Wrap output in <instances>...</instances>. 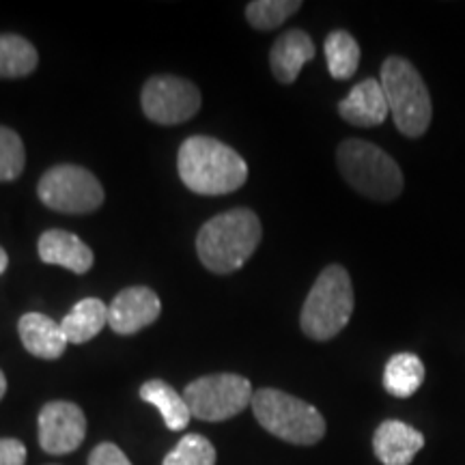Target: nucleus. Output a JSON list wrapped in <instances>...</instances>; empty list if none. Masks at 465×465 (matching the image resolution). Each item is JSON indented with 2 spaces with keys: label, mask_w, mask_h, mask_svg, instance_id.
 Listing matches in <instances>:
<instances>
[{
  "label": "nucleus",
  "mask_w": 465,
  "mask_h": 465,
  "mask_svg": "<svg viewBox=\"0 0 465 465\" xmlns=\"http://www.w3.org/2000/svg\"><path fill=\"white\" fill-rule=\"evenodd\" d=\"M179 177L201 196H223L240 190L248 179L246 160L212 136H190L179 147Z\"/></svg>",
  "instance_id": "nucleus-1"
},
{
  "label": "nucleus",
  "mask_w": 465,
  "mask_h": 465,
  "mask_svg": "<svg viewBox=\"0 0 465 465\" xmlns=\"http://www.w3.org/2000/svg\"><path fill=\"white\" fill-rule=\"evenodd\" d=\"M263 229L254 212L246 207L231 209L207 220L196 235V252L201 263L213 274H231L257 250Z\"/></svg>",
  "instance_id": "nucleus-2"
},
{
  "label": "nucleus",
  "mask_w": 465,
  "mask_h": 465,
  "mask_svg": "<svg viewBox=\"0 0 465 465\" xmlns=\"http://www.w3.org/2000/svg\"><path fill=\"white\" fill-rule=\"evenodd\" d=\"M353 284L342 265H328L308 291L300 312L302 332L312 341H332L353 315Z\"/></svg>",
  "instance_id": "nucleus-3"
},
{
  "label": "nucleus",
  "mask_w": 465,
  "mask_h": 465,
  "mask_svg": "<svg viewBox=\"0 0 465 465\" xmlns=\"http://www.w3.org/2000/svg\"><path fill=\"white\" fill-rule=\"evenodd\" d=\"M380 83L397 130L407 138L424 136L433 119V104L420 72L403 56H388Z\"/></svg>",
  "instance_id": "nucleus-4"
},
{
  "label": "nucleus",
  "mask_w": 465,
  "mask_h": 465,
  "mask_svg": "<svg viewBox=\"0 0 465 465\" xmlns=\"http://www.w3.org/2000/svg\"><path fill=\"white\" fill-rule=\"evenodd\" d=\"M336 164L345 182L366 199L386 203L403 192L405 179L399 164L373 143L347 138L336 151Z\"/></svg>",
  "instance_id": "nucleus-5"
},
{
  "label": "nucleus",
  "mask_w": 465,
  "mask_h": 465,
  "mask_svg": "<svg viewBox=\"0 0 465 465\" xmlns=\"http://www.w3.org/2000/svg\"><path fill=\"white\" fill-rule=\"evenodd\" d=\"M252 411L267 433L289 444L312 446L325 435V418L315 405L276 388L254 392Z\"/></svg>",
  "instance_id": "nucleus-6"
},
{
  "label": "nucleus",
  "mask_w": 465,
  "mask_h": 465,
  "mask_svg": "<svg viewBox=\"0 0 465 465\" xmlns=\"http://www.w3.org/2000/svg\"><path fill=\"white\" fill-rule=\"evenodd\" d=\"M252 383L235 373L205 375L188 383L183 399L190 414L205 422H223L252 405Z\"/></svg>",
  "instance_id": "nucleus-7"
},
{
  "label": "nucleus",
  "mask_w": 465,
  "mask_h": 465,
  "mask_svg": "<svg viewBox=\"0 0 465 465\" xmlns=\"http://www.w3.org/2000/svg\"><path fill=\"white\" fill-rule=\"evenodd\" d=\"M37 194L45 207L61 213H91L104 203V188L83 166L58 164L39 179Z\"/></svg>",
  "instance_id": "nucleus-8"
},
{
  "label": "nucleus",
  "mask_w": 465,
  "mask_h": 465,
  "mask_svg": "<svg viewBox=\"0 0 465 465\" xmlns=\"http://www.w3.org/2000/svg\"><path fill=\"white\" fill-rule=\"evenodd\" d=\"M143 113L160 125H177L190 121L201 110V91L194 83L177 75H153L143 86Z\"/></svg>",
  "instance_id": "nucleus-9"
},
{
  "label": "nucleus",
  "mask_w": 465,
  "mask_h": 465,
  "mask_svg": "<svg viewBox=\"0 0 465 465\" xmlns=\"http://www.w3.org/2000/svg\"><path fill=\"white\" fill-rule=\"evenodd\" d=\"M39 446L48 455H69L84 441V411L69 401H50L39 411Z\"/></svg>",
  "instance_id": "nucleus-10"
},
{
  "label": "nucleus",
  "mask_w": 465,
  "mask_h": 465,
  "mask_svg": "<svg viewBox=\"0 0 465 465\" xmlns=\"http://www.w3.org/2000/svg\"><path fill=\"white\" fill-rule=\"evenodd\" d=\"M160 312L162 302L153 289L127 287L108 304V325L114 334L130 336L153 323Z\"/></svg>",
  "instance_id": "nucleus-11"
},
{
  "label": "nucleus",
  "mask_w": 465,
  "mask_h": 465,
  "mask_svg": "<svg viewBox=\"0 0 465 465\" xmlns=\"http://www.w3.org/2000/svg\"><path fill=\"white\" fill-rule=\"evenodd\" d=\"M341 119L358 127L381 125L391 114L386 93L380 78H366L349 91V95L339 104Z\"/></svg>",
  "instance_id": "nucleus-12"
},
{
  "label": "nucleus",
  "mask_w": 465,
  "mask_h": 465,
  "mask_svg": "<svg viewBox=\"0 0 465 465\" xmlns=\"http://www.w3.org/2000/svg\"><path fill=\"white\" fill-rule=\"evenodd\" d=\"M422 446L424 435L401 420H383L373 435L375 457L383 465H410Z\"/></svg>",
  "instance_id": "nucleus-13"
},
{
  "label": "nucleus",
  "mask_w": 465,
  "mask_h": 465,
  "mask_svg": "<svg viewBox=\"0 0 465 465\" xmlns=\"http://www.w3.org/2000/svg\"><path fill=\"white\" fill-rule=\"evenodd\" d=\"M37 252L44 263L65 267L74 274H86L93 267V250L69 231H45L39 237Z\"/></svg>",
  "instance_id": "nucleus-14"
},
{
  "label": "nucleus",
  "mask_w": 465,
  "mask_h": 465,
  "mask_svg": "<svg viewBox=\"0 0 465 465\" xmlns=\"http://www.w3.org/2000/svg\"><path fill=\"white\" fill-rule=\"evenodd\" d=\"M312 58H315V44L311 35L300 28H291L274 42V48L270 52V65L278 83L293 84L302 67Z\"/></svg>",
  "instance_id": "nucleus-15"
},
{
  "label": "nucleus",
  "mask_w": 465,
  "mask_h": 465,
  "mask_svg": "<svg viewBox=\"0 0 465 465\" xmlns=\"http://www.w3.org/2000/svg\"><path fill=\"white\" fill-rule=\"evenodd\" d=\"M17 334L28 353L42 360H56L65 353L67 336L61 323L42 315V312H26L17 322Z\"/></svg>",
  "instance_id": "nucleus-16"
},
{
  "label": "nucleus",
  "mask_w": 465,
  "mask_h": 465,
  "mask_svg": "<svg viewBox=\"0 0 465 465\" xmlns=\"http://www.w3.org/2000/svg\"><path fill=\"white\" fill-rule=\"evenodd\" d=\"M104 325H108V304L100 298L80 300L61 322L67 342L72 345H83V342L95 339Z\"/></svg>",
  "instance_id": "nucleus-17"
},
{
  "label": "nucleus",
  "mask_w": 465,
  "mask_h": 465,
  "mask_svg": "<svg viewBox=\"0 0 465 465\" xmlns=\"http://www.w3.org/2000/svg\"><path fill=\"white\" fill-rule=\"evenodd\" d=\"M424 362L416 353H394L383 369V388L397 399H410L424 383Z\"/></svg>",
  "instance_id": "nucleus-18"
},
{
  "label": "nucleus",
  "mask_w": 465,
  "mask_h": 465,
  "mask_svg": "<svg viewBox=\"0 0 465 465\" xmlns=\"http://www.w3.org/2000/svg\"><path fill=\"white\" fill-rule=\"evenodd\" d=\"M141 399L160 411L171 431H183L190 424V407L171 383L162 380L144 381L141 386Z\"/></svg>",
  "instance_id": "nucleus-19"
},
{
  "label": "nucleus",
  "mask_w": 465,
  "mask_h": 465,
  "mask_svg": "<svg viewBox=\"0 0 465 465\" xmlns=\"http://www.w3.org/2000/svg\"><path fill=\"white\" fill-rule=\"evenodd\" d=\"M39 54L28 39L14 33L0 35V78H25L37 69Z\"/></svg>",
  "instance_id": "nucleus-20"
},
{
  "label": "nucleus",
  "mask_w": 465,
  "mask_h": 465,
  "mask_svg": "<svg viewBox=\"0 0 465 465\" xmlns=\"http://www.w3.org/2000/svg\"><path fill=\"white\" fill-rule=\"evenodd\" d=\"M325 61L334 80L353 78L360 65V44L347 31H332L323 44Z\"/></svg>",
  "instance_id": "nucleus-21"
},
{
  "label": "nucleus",
  "mask_w": 465,
  "mask_h": 465,
  "mask_svg": "<svg viewBox=\"0 0 465 465\" xmlns=\"http://www.w3.org/2000/svg\"><path fill=\"white\" fill-rule=\"evenodd\" d=\"M300 9V0H254V3H248L246 17L259 31H274Z\"/></svg>",
  "instance_id": "nucleus-22"
},
{
  "label": "nucleus",
  "mask_w": 465,
  "mask_h": 465,
  "mask_svg": "<svg viewBox=\"0 0 465 465\" xmlns=\"http://www.w3.org/2000/svg\"><path fill=\"white\" fill-rule=\"evenodd\" d=\"M162 465H216V449L199 433H188L168 452Z\"/></svg>",
  "instance_id": "nucleus-23"
},
{
  "label": "nucleus",
  "mask_w": 465,
  "mask_h": 465,
  "mask_svg": "<svg viewBox=\"0 0 465 465\" xmlns=\"http://www.w3.org/2000/svg\"><path fill=\"white\" fill-rule=\"evenodd\" d=\"M25 164L26 151L20 134L0 125V182H15Z\"/></svg>",
  "instance_id": "nucleus-24"
},
{
  "label": "nucleus",
  "mask_w": 465,
  "mask_h": 465,
  "mask_svg": "<svg viewBox=\"0 0 465 465\" xmlns=\"http://www.w3.org/2000/svg\"><path fill=\"white\" fill-rule=\"evenodd\" d=\"M89 465H132V461L113 441H104L91 450Z\"/></svg>",
  "instance_id": "nucleus-25"
},
{
  "label": "nucleus",
  "mask_w": 465,
  "mask_h": 465,
  "mask_svg": "<svg viewBox=\"0 0 465 465\" xmlns=\"http://www.w3.org/2000/svg\"><path fill=\"white\" fill-rule=\"evenodd\" d=\"M26 446L15 438L0 440V465H25Z\"/></svg>",
  "instance_id": "nucleus-26"
},
{
  "label": "nucleus",
  "mask_w": 465,
  "mask_h": 465,
  "mask_svg": "<svg viewBox=\"0 0 465 465\" xmlns=\"http://www.w3.org/2000/svg\"><path fill=\"white\" fill-rule=\"evenodd\" d=\"M7 267H9V257H7V252L0 248V276L5 274V270H7Z\"/></svg>",
  "instance_id": "nucleus-27"
},
{
  "label": "nucleus",
  "mask_w": 465,
  "mask_h": 465,
  "mask_svg": "<svg viewBox=\"0 0 465 465\" xmlns=\"http://www.w3.org/2000/svg\"><path fill=\"white\" fill-rule=\"evenodd\" d=\"M5 392H7V377L0 371V399L5 397Z\"/></svg>",
  "instance_id": "nucleus-28"
}]
</instances>
